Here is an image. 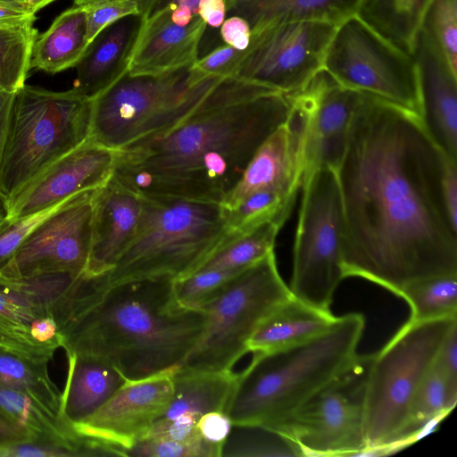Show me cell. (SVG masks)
I'll return each mask as SVG.
<instances>
[{"label":"cell","mask_w":457,"mask_h":457,"mask_svg":"<svg viewBox=\"0 0 457 457\" xmlns=\"http://www.w3.org/2000/svg\"><path fill=\"white\" fill-rule=\"evenodd\" d=\"M91 245L85 275L99 276L113 268L137 229L141 195L113 176L92 196Z\"/></svg>","instance_id":"obj_21"},{"label":"cell","mask_w":457,"mask_h":457,"mask_svg":"<svg viewBox=\"0 0 457 457\" xmlns=\"http://www.w3.org/2000/svg\"><path fill=\"white\" fill-rule=\"evenodd\" d=\"M442 195L449 220L457 228V160L448 159L445 163Z\"/></svg>","instance_id":"obj_49"},{"label":"cell","mask_w":457,"mask_h":457,"mask_svg":"<svg viewBox=\"0 0 457 457\" xmlns=\"http://www.w3.org/2000/svg\"><path fill=\"white\" fill-rule=\"evenodd\" d=\"M66 354L103 361L126 379L179 367L200 340L208 316L181 306L169 278L102 287L79 276L54 314Z\"/></svg>","instance_id":"obj_3"},{"label":"cell","mask_w":457,"mask_h":457,"mask_svg":"<svg viewBox=\"0 0 457 457\" xmlns=\"http://www.w3.org/2000/svg\"><path fill=\"white\" fill-rule=\"evenodd\" d=\"M197 14L209 26L220 28L227 15L224 0H200L197 6Z\"/></svg>","instance_id":"obj_50"},{"label":"cell","mask_w":457,"mask_h":457,"mask_svg":"<svg viewBox=\"0 0 457 457\" xmlns=\"http://www.w3.org/2000/svg\"><path fill=\"white\" fill-rule=\"evenodd\" d=\"M283 224L274 220L228 237L199 270H244L253 265L274 251L276 237Z\"/></svg>","instance_id":"obj_35"},{"label":"cell","mask_w":457,"mask_h":457,"mask_svg":"<svg viewBox=\"0 0 457 457\" xmlns=\"http://www.w3.org/2000/svg\"><path fill=\"white\" fill-rule=\"evenodd\" d=\"M456 401L457 385L450 382L433 364L415 393L405 422L393 439L388 452L417 439L431 424L448 414Z\"/></svg>","instance_id":"obj_29"},{"label":"cell","mask_w":457,"mask_h":457,"mask_svg":"<svg viewBox=\"0 0 457 457\" xmlns=\"http://www.w3.org/2000/svg\"><path fill=\"white\" fill-rule=\"evenodd\" d=\"M223 78L191 67L159 76L128 72L92 101L89 138L114 151L185 118Z\"/></svg>","instance_id":"obj_7"},{"label":"cell","mask_w":457,"mask_h":457,"mask_svg":"<svg viewBox=\"0 0 457 457\" xmlns=\"http://www.w3.org/2000/svg\"><path fill=\"white\" fill-rule=\"evenodd\" d=\"M220 35L225 44L245 51L251 39V28L248 22L239 16H230L221 24Z\"/></svg>","instance_id":"obj_48"},{"label":"cell","mask_w":457,"mask_h":457,"mask_svg":"<svg viewBox=\"0 0 457 457\" xmlns=\"http://www.w3.org/2000/svg\"><path fill=\"white\" fill-rule=\"evenodd\" d=\"M35 14L22 7L0 3V26L12 27L34 22Z\"/></svg>","instance_id":"obj_52"},{"label":"cell","mask_w":457,"mask_h":457,"mask_svg":"<svg viewBox=\"0 0 457 457\" xmlns=\"http://www.w3.org/2000/svg\"><path fill=\"white\" fill-rule=\"evenodd\" d=\"M296 194L286 189H262L250 194L234 208L224 209L227 235L239 236L274 220L285 223Z\"/></svg>","instance_id":"obj_32"},{"label":"cell","mask_w":457,"mask_h":457,"mask_svg":"<svg viewBox=\"0 0 457 457\" xmlns=\"http://www.w3.org/2000/svg\"><path fill=\"white\" fill-rule=\"evenodd\" d=\"M373 358L374 353H357L277 430L296 442L305 456L368 453L366 394Z\"/></svg>","instance_id":"obj_11"},{"label":"cell","mask_w":457,"mask_h":457,"mask_svg":"<svg viewBox=\"0 0 457 457\" xmlns=\"http://www.w3.org/2000/svg\"><path fill=\"white\" fill-rule=\"evenodd\" d=\"M54 1L55 0H24L22 5L30 13L35 14L38 10Z\"/></svg>","instance_id":"obj_57"},{"label":"cell","mask_w":457,"mask_h":457,"mask_svg":"<svg viewBox=\"0 0 457 457\" xmlns=\"http://www.w3.org/2000/svg\"><path fill=\"white\" fill-rule=\"evenodd\" d=\"M47 363L0 348V383L27 395L54 417L66 421L62 415V395L49 376Z\"/></svg>","instance_id":"obj_31"},{"label":"cell","mask_w":457,"mask_h":457,"mask_svg":"<svg viewBox=\"0 0 457 457\" xmlns=\"http://www.w3.org/2000/svg\"><path fill=\"white\" fill-rule=\"evenodd\" d=\"M199 1L200 0H158L153 11L161 8H170L172 10L177 6L183 5L188 7L194 14H197V6Z\"/></svg>","instance_id":"obj_54"},{"label":"cell","mask_w":457,"mask_h":457,"mask_svg":"<svg viewBox=\"0 0 457 457\" xmlns=\"http://www.w3.org/2000/svg\"><path fill=\"white\" fill-rule=\"evenodd\" d=\"M0 416L29 430L37 439L75 441L72 426L54 417L33 400L0 383Z\"/></svg>","instance_id":"obj_34"},{"label":"cell","mask_w":457,"mask_h":457,"mask_svg":"<svg viewBox=\"0 0 457 457\" xmlns=\"http://www.w3.org/2000/svg\"><path fill=\"white\" fill-rule=\"evenodd\" d=\"M411 56L418 71L421 122L438 147L457 160V73L422 28Z\"/></svg>","instance_id":"obj_19"},{"label":"cell","mask_w":457,"mask_h":457,"mask_svg":"<svg viewBox=\"0 0 457 457\" xmlns=\"http://www.w3.org/2000/svg\"><path fill=\"white\" fill-rule=\"evenodd\" d=\"M222 446L211 444L202 436L188 441L145 439L129 451L137 457H220Z\"/></svg>","instance_id":"obj_41"},{"label":"cell","mask_w":457,"mask_h":457,"mask_svg":"<svg viewBox=\"0 0 457 457\" xmlns=\"http://www.w3.org/2000/svg\"><path fill=\"white\" fill-rule=\"evenodd\" d=\"M432 0H363L357 16L385 39L411 55Z\"/></svg>","instance_id":"obj_30"},{"label":"cell","mask_w":457,"mask_h":457,"mask_svg":"<svg viewBox=\"0 0 457 457\" xmlns=\"http://www.w3.org/2000/svg\"><path fill=\"white\" fill-rule=\"evenodd\" d=\"M238 376L232 370L178 367L173 372L171 402L161 420H173L184 414L199 418L215 411L227 413Z\"/></svg>","instance_id":"obj_27"},{"label":"cell","mask_w":457,"mask_h":457,"mask_svg":"<svg viewBox=\"0 0 457 457\" xmlns=\"http://www.w3.org/2000/svg\"><path fill=\"white\" fill-rule=\"evenodd\" d=\"M421 28L437 44L457 73V0H432Z\"/></svg>","instance_id":"obj_40"},{"label":"cell","mask_w":457,"mask_h":457,"mask_svg":"<svg viewBox=\"0 0 457 457\" xmlns=\"http://www.w3.org/2000/svg\"><path fill=\"white\" fill-rule=\"evenodd\" d=\"M396 295L409 304L411 320L457 317V274L433 276L411 282Z\"/></svg>","instance_id":"obj_33"},{"label":"cell","mask_w":457,"mask_h":457,"mask_svg":"<svg viewBox=\"0 0 457 457\" xmlns=\"http://www.w3.org/2000/svg\"><path fill=\"white\" fill-rule=\"evenodd\" d=\"M364 326L362 314L347 313L305 342L253 354L227 409L232 425L277 429L353 361Z\"/></svg>","instance_id":"obj_4"},{"label":"cell","mask_w":457,"mask_h":457,"mask_svg":"<svg viewBox=\"0 0 457 457\" xmlns=\"http://www.w3.org/2000/svg\"><path fill=\"white\" fill-rule=\"evenodd\" d=\"M98 0H73L74 5H85ZM140 12V18L149 15L156 5L158 0H135Z\"/></svg>","instance_id":"obj_56"},{"label":"cell","mask_w":457,"mask_h":457,"mask_svg":"<svg viewBox=\"0 0 457 457\" xmlns=\"http://www.w3.org/2000/svg\"><path fill=\"white\" fill-rule=\"evenodd\" d=\"M193 12L187 6H177L171 10V20L172 21L179 26H186L187 25L194 16Z\"/></svg>","instance_id":"obj_55"},{"label":"cell","mask_w":457,"mask_h":457,"mask_svg":"<svg viewBox=\"0 0 457 457\" xmlns=\"http://www.w3.org/2000/svg\"><path fill=\"white\" fill-rule=\"evenodd\" d=\"M227 13L245 19L251 37L277 24L324 21L339 24L356 14L363 0H224Z\"/></svg>","instance_id":"obj_25"},{"label":"cell","mask_w":457,"mask_h":457,"mask_svg":"<svg viewBox=\"0 0 457 457\" xmlns=\"http://www.w3.org/2000/svg\"><path fill=\"white\" fill-rule=\"evenodd\" d=\"M323 69L339 85L420 117L419 78L413 57L381 37L357 14L337 24Z\"/></svg>","instance_id":"obj_12"},{"label":"cell","mask_w":457,"mask_h":457,"mask_svg":"<svg viewBox=\"0 0 457 457\" xmlns=\"http://www.w3.org/2000/svg\"><path fill=\"white\" fill-rule=\"evenodd\" d=\"M221 456H305L290 436L262 425H232Z\"/></svg>","instance_id":"obj_36"},{"label":"cell","mask_w":457,"mask_h":457,"mask_svg":"<svg viewBox=\"0 0 457 457\" xmlns=\"http://www.w3.org/2000/svg\"><path fill=\"white\" fill-rule=\"evenodd\" d=\"M196 428L205 441L222 446L231 430L232 423L226 412L215 411L200 416Z\"/></svg>","instance_id":"obj_46"},{"label":"cell","mask_w":457,"mask_h":457,"mask_svg":"<svg viewBox=\"0 0 457 457\" xmlns=\"http://www.w3.org/2000/svg\"><path fill=\"white\" fill-rule=\"evenodd\" d=\"M61 346L51 311L0 280V348L49 362Z\"/></svg>","instance_id":"obj_22"},{"label":"cell","mask_w":457,"mask_h":457,"mask_svg":"<svg viewBox=\"0 0 457 457\" xmlns=\"http://www.w3.org/2000/svg\"><path fill=\"white\" fill-rule=\"evenodd\" d=\"M76 195L40 212L19 219H9L0 228V270L12 260L20 246L36 227L47 217L68 204Z\"/></svg>","instance_id":"obj_42"},{"label":"cell","mask_w":457,"mask_h":457,"mask_svg":"<svg viewBox=\"0 0 457 457\" xmlns=\"http://www.w3.org/2000/svg\"><path fill=\"white\" fill-rule=\"evenodd\" d=\"M198 419V417L191 414H184L173 420L160 419L154 423L142 440L155 439L182 442L200 437L196 428Z\"/></svg>","instance_id":"obj_45"},{"label":"cell","mask_w":457,"mask_h":457,"mask_svg":"<svg viewBox=\"0 0 457 457\" xmlns=\"http://www.w3.org/2000/svg\"><path fill=\"white\" fill-rule=\"evenodd\" d=\"M24 0H0V3L12 4V5H17V6L24 8L23 5H22V2Z\"/></svg>","instance_id":"obj_59"},{"label":"cell","mask_w":457,"mask_h":457,"mask_svg":"<svg viewBox=\"0 0 457 457\" xmlns=\"http://www.w3.org/2000/svg\"><path fill=\"white\" fill-rule=\"evenodd\" d=\"M13 96L14 93L0 89V164L6 138Z\"/></svg>","instance_id":"obj_53"},{"label":"cell","mask_w":457,"mask_h":457,"mask_svg":"<svg viewBox=\"0 0 457 457\" xmlns=\"http://www.w3.org/2000/svg\"><path fill=\"white\" fill-rule=\"evenodd\" d=\"M206 27L198 14L186 26L175 24L170 8L140 18L129 54L128 74L159 76L192 67Z\"/></svg>","instance_id":"obj_18"},{"label":"cell","mask_w":457,"mask_h":457,"mask_svg":"<svg viewBox=\"0 0 457 457\" xmlns=\"http://www.w3.org/2000/svg\"><path fill=\"white\" fill-rule=\"evenodd\" d=\"M242 52L224 44L198 58L191 69L204 77H235Z\"/></svg>","instance_id":"obj_44"},{"label":"cell","mask_w":457,"mask_h":457,"mask_svg":"<svg viewBox=\"0 0 457 457\" xmlns=\"http://www.w3.org/2000/svg\"><path fill=\"white\" fill-rule=\"evenodd\" d=\"M448 159L418 114L361 94L337 170L345 278L397 295L411 282L457 274V228L442 195Z\"/></svg>","instance_id":"obj_1"},{"label":"cell","mask_w":457,"mask_h":457,"mask_svg":"<svg viewBox=\"0 0 457 457\" xmlns=\"http://www.w3.org/2000/svg\"><path fill=\"white\" fill-rule=\"evenodd\" d=\"M361 94L339 85L322 69L304 89L292 95L303 113L302 187L320 169H338Z\"/></svg>","instance_id":"obj_15"},{"label":"cell","mask_w":457,"mask_h":457,"mask_svg":"<svg viewBox=\"0 0 457 457\" xmlns=\"http://www.w3.org/2000/svg\"><path fill=\"white\" fill-rule=\"evenodd\" d=\"M337 317L291 295L256 327L247 342L253 354L280 350L305 342L327 330Z\"/></svg>","instance_id":"obj_24"},{"label":"cell","mask_w":457,"mask_h":457,"mask_svg":"<svg viewBox=\"0 0 457 457\" xmlns=\"http://www.w3.org/2000/svg\"><path fill=\"white\" fill-rule=\"evenodd\" d=\"M291 97V96H290ZM289 115L259 146L242 177L220 204L230 210L250 194L269 188L302 187L301 138L303 113L292 99Z\"/></svg>","instance_id":"obj_20"},{"label":"cell","mask_w":457,"mask_h":457,"mask_svg":"<svg viewBox=\"0 0 457 457\" xmlns=\"http://www.w3.org/2000/svg\"><path fill=\"white\" fill-rule=\"evenodd\" d=\"M337 26L324 21H294L270 27L251 37L235 77L287 96L297 94L323 69Z\"/></svg>","instance_id":"obj_13"},{"label":"cell","mask_w":457,"mask_h":457,"mask_svg":"<svg viewBox=\"0 0 457 457\" xmlns=\"http://www.w3.org/2000/svg\"><path fill=\"white\" fill-rule=\"evenodd\" d=\"M457 317L408 321L374 353L366 394L369 452L385 454Z\"/></svg>","instance_id":"obj_8"},{"label":"cell","mask_w":457,"mask_h":457,"mask_svg":"<svg viewBox=\"0 0 457 457\" xmlns=\"http://www.w3.org/2000/svg\"><path fill=\"white\" fill-rule=\"evenodd\" d=\"M88 46L84 8L73 5L56 17L46 32L37 36L32 48L30 69L54 74L76 67Z\"/></svg>","instance_id":"obj_28"},{"label":"cell","mask_w":457,"mask_h":457,"mask_svg":"<svg viewBox=\"0 0 457 457\" xmlns=\"http://www.w3.org/2000/svg\"><path fill=\"white\" fill-rule=\"evenodd\" d=\"M116 151L90 138L62 156L9 198L10 219L54 207L104 185L113 174Z\"/></svg>","instance_id":"obj_17"},{"label":"cell","mask_w":457,"mask_h":457,"mask_svg":"<svg viewBox=\"0 0 457 457\" xmlns=\"http://www.w3.org/2000/svg\"><path fill=\"white\" fill-rule=\"evenodd\" d=\"M86 13L88 46L107 27L128 16H139L135 0H98L81 5Z\"/></svg>","instance_id":"obj_43"},{"label":"cell","mask_w":457,"mask_h":457,"mask_svg":"<svg viewBox=\"0 0 457 457\" xmlns=\"http://www.w3.org/2000/svg\"><path fill=\"white\" fill-rule=\"evenodd\" d=\"M10 219L8 198L0 191V228Z\"/></svg>","instance_id":"obj_58"},{"label":"cell","mask_w":457,"mask_h":457,"mask_svg":"<svg viewBox=\"0 0 457 457\" xmlns=\"http://www.w3.org/2000/svg\"><path fill=\"white\" fill-rule=\"evenodd\" d=\"M291 106L290 96L223 78L180 121L116 151L112 176L141 195L221 204Z\"/></svg>","instance_id":"obj_2"},{"label":"cell","mask_w":457,"mask_h":457,"mask_svg":"<svg viewBox=\"0 0 457 457\" xmlns=\"http://www.w3.org/2000/svg\"><path fill=\"white\" fill-rule=\"evenodd\" d=\"M67 378L62 415L71 425L99 409L127 380L113 366L89 357L66 354Z\"/></svg>","instance_id":"obj_26"},{"label":"cell","mask_w":457,"mask_h":457,"mask_svg":"<svg viewBox=\"0 0 457 457\" xmlns=\"http://www.w3.org/2000/svg\"><path fill=\"white\" fill-rule=\"evenodd\" d=\"M37 36L33 22L0 26V89L14 93L25 85Z\"/></svg>","instance_id":"obj_37"},{"label":"cell","mask_w":457,"mask_h":457,"mask_svg":"<svg viewBox=\"0 0 457 457\" xmlns=\"http://www.w3.org/2000/svg\"><path fill=\"white\" fill-rule=\"evenodd\" d=\"M139 23V16H128L104 29L76 65L73 88L92 99L120 80Z\"/></svg>","instance_id":"obj_23"},{"label":"cell","mask_w":457,"mask_h":457,"mask_svg":"<svg viewBox=\"0 0 457 457\" xmlns=\"http://www.w3.org/2000/svg\"><path fill=\"white\" fill-rule=\"evenodd\" d=\"M104 445L82 436L75 441L30 440L0 445V457L105 456Z\"/></svg>","instance_id":"obj_38"},{"label":"cell","mask_w":457,"mask_h":457,"mask_svg":"<svg viewBox=\"0 0 457 457\" xmlns=\"http://www.w3.org/2000/svg\"><path fill=\"white\" fill-rule=\"evenodd\" d=\"M141 200L132 242L112 270L92 277L97 285L182 278L198 271L228 239L225 210L219 204L163 195Z\"/></svg>","instance_id":"obj_5"},{"label":"cell","mask_w":457,"mask_h":457,"mask_svg":"<svg viewBox=\"0 0 457 457\" xmlns=\"http://www.w3.org/2000/svg\"><path fill=\"white\" fill-rule=\"evenodd\" d=\"M434 364L450 382L457 385V324L443 341Z\"/></svg>","instance_id":"obj_47"},{"label":"cell","mask_w":457,"mask_h":457,"mask_svg":"<svg viewBox=\"0 0 457 457\" xmlns=\"http://www.w3.org/2000/svg\"><path fill=\"white\" fill-rule=\"evenodd\" d=\"M93 193L77 195L36 227L0 270V278L85 273L91 245Z\"/></svg>","instance_id":"obj_14"},{"label":"cell","mask_w":457,"mask_h":457,"mask_svg":"<svg viewBox=\"0 0 457 457\" xmlns=\"http://www.w3.org/2000/svg\"><path fill=\"white\" fill-rule=\"evenodd\" d=\"M291 295L282 279L274 251L237 273L201 310L205 329L180 367L231 370L247 352V342L264 317Z\"/></svg>","instance_id":"obj_9"},{"label":"cell","mask_w":457,"mask_h":457,"mask_svg":"<svg viewBox=\"0 0 457 457\" xmlns=\"http://www.w3.org/2000/svg\"><path fill=\"white\" fill-rule=\"evenodd\" d=\"M242 270H204L173 280L178 303L186 308H201L218 295L229 280Z\"/></svg>","instance_id":"obj_39"},{"label":"cell","mask_w":457,"mask_h":457,"mask_svg":"<svg viewBox=\"0 0 457 457\" xmlns=\"http://www.w3.org/2000/svg\"><path fill=\"white\" fill-rule=\"evenodd\" d=\"M37 440L24 427L0 416V445Z\"/></svg>","instance_id":"obj_51"},{"label":"cell","mask_w":457,"mask_h":457,"mask_svg":"<svg viewBox=\"0 0 457 457\" xmlns=\"http://www.w3.org/2000/svg\"><path fill=\"white\" fill-rule=\"evenodd\" d=\"M176 369L140 379H127L94 413L72 424L73 429L114 445L128 456V451L167 411Z\"/></svg>","instance_id":"obj_16"},{"label":"cell","mask_w":457,"mask_h":457,"mask_svg":"<svg viewBox=\"0 0 457 457\" xmlns=\"http://www.w3.org/2000/svg\"><path fill=\"white\" fill-rule=\"evenodd\" d=\"M302 189L289 289L297 299L330 312L334 294L345 278V219L337 171L316 170Z\"/></svg>","instance_id":"obj_10"},{"label":"cell","mask_w":457,"mask_h":457,"mask_svg":"<svg viewBox=\"0 0 457 457\" xmlns=\"http://www.w3.org/2000/svg\"><path fill=\"white\" fill-rule=\"evenodd\" d=\"M92 101L73 87L24 85L14 92L0 164V191L11 198L56 160L89 138Z\"/></svg>","instance_id":"obj_6"}]
</instances>
